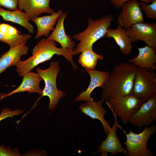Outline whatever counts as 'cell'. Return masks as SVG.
<instances>
[{
	"label": "cell",
	"instance_id": "1",
	"mask_svg": "<svg viewBox=\"0 0 156 156\" xmlns=\"http://www.w3.org/2000/svg\"><path fill=\"white\" fill-rule=\"evenodd\" d=\"M55 41L43 38L37 43L33 49L32 55L26 60H20L14 66L18 75L23 77L34 67L51 59L53 55H62L71 64L73 69H78L74 62L73 56L76 55L74 50L57 47Z\"/></svg>",
	"mask_w": 156,
	"mask_h": 156
},
{
	"label": "cell",
	"instance_id": "2",
	"mask_svg": "<svg viewBox=\"0 0 156 156\" xmlns=\"http://www.w3.org/2000/svg\"><path fill=\"white\" fill-rule=\"evenodd\" d=\"M138 68L125 62L116 66L102 87V99L106 102L115 97L130 94Z\"/></svg>",
	"mask_w": 156,
	"mask_h": 156
},
{
	"label": "cell",
	"instance_id": "3",
	"mask_svg": "<svg viewBox=\"0 0 156 156\" xmlns=\"http://www.w3.org/2000/svg\"><path fill=\"white\" fill-rule=\"evenodd\" d=\"M114 19V17L111 14L95 20L89 17L86 29L83 32L75 34L73 36V39L79 41L74 49L76 54H79L85 49L93 50L94 43L105 36L107 29L112 25Z\"/></svg>",
	"mask_w": 156,
	"mask_h": 156
},
{
	"label": "cell",
	"instance_id": "4",
	"mask_svg": "<svg viewBox=\"0 0 156 156\" xmlns=\"http://www.w3.org/2000/svg\"><path fill=\"white\" fill-rule=\"evenodd\" d=\"M60 69L58 62L54 61L50 63L49 67L45 70L41 69L38 67L35 69L37 73L44 80L45 83L41 96L36 102L42 97L48 96L50 100L48 108L51 111L55 109L59 100L67 94L65 92L59 90L57 86V77Z\"/></svg>",
	"mask_w": 156,
	"mask_h": 156
},
{
	"label": "cell",
	"instance_id": "5",
	"mask_svg": "<svg viewBox=\"0 0 156 156\" xmlns=\"http://www.w3.org/2000/svg\"><path fill=\"white\" fill-rule=\"evenodd\" d=\"M126 137V140L123 143L126 146L128 156H153V153L147 147L149 138L156 131V126L153 125L145 127L144 130L139 133L130 130L128 133L123 130Z\"/></svg>",
	"mask_w": 156,
	"mask_h": 156
},
{
	"label": "cell",
	"instance_id": "6",
	"mask_svg": "<svg viewBox=\"0 0 156 156\" xmlns=\"http://www.w3.org/2000/svg\"><path fill=\"white\" fill-rule=\"evenodd\" d=\"M156 93V74L154 70L138 68L133 81L131 94L146 101Z\"/></svg>",
	"mask_w": 156,
	"mask_h": 156
},
{
	"label": "cell",
	"instance_id": "7",
	"mask_svg": "<svg viewBox=\"0 0 156 156\" xmlns=\"http://www.w3.org/2000/svg\"><path fill=\"white\" fill-rule=\"evenodd\" d=\"M145 101L130 94L114 98L106 103L114 115L127 124L131 115Z\"/></svg>",
	"mask_w": 156,
	"mask_h": 156
},
{
	"label": "cell",
	"instance_id": "8",
	"mask_svg": "<svg viewBox=\"0 0 156 156\" xmlns=\"http://www.w3.org/2000/svg\"><path fill=\"white\" fill-rule=\"evenodd\" d=\"M156 120V93L149 96L130 117L128 122L142 128L152 124Z\"/></svg>",
	"mask_w": 156,
	"mask_h": 156
},
{
	"label": "cell",
	"instance_id": "9",
	"mask_svg": "<svg viewBox=\"0 0 156 156\" xmlns=\"http://www.w3.org/2000/svg\"><path fill=\"white\" fill-rule=\"evenodd\" d=\"M132 42H144L150 47L156 48V23L141 22L126 29Z\"/></svg>",
	"mask_w": 156,
	"mask_h": 156
},
{
	"label": "cell",
	"instance_id": "10",
	"mask_svg": "<svg viewBox=\"0 0 156 156\" xmlns=\"http://www.w3.org/2000/svg\"><path fill=\"white\" fill-rule=\"evenodd\" d=\"M121 8L122 10L118 17L117 23L125 29L136 23L144 22V18L138 0L128 1Z\"/></svg>",
	"mask_w": 156,
	"mask_h": 156
},
{
	"label": "cell",
	"instance_id": "11",
	"mask_svg": "<svg viewBox=\"0 0 156 156\" xmlns=\"http://www.w3.org/2000/svg\"><path fill=\"white\" fill-rule=\"evenodd\" d=\"M114 116L115 119L114 123L109 130L106 138L98 147V150L93 153V154L101 153L102 155L107 156L108 153H110L112 155L121 153L128 156L127 150L123 148L117 136L116 130L117 127H119L121 129H122L118 124L116 116Z\"/></svg>",
	"mask_w": 156,
	"mask_h": 156
},
{
	"label": "cell",
	"instance_id": "12",
	"mask_svg": "<svg viewBox=\"0 0 156 156\" xmlns=\"http://www.w3.org/2000/svg\"><path fill=\"white\" fill-rule=\"evenodd\" d=\"M50 0H18L19 9L23 10L27 14L29 21L39 17L43 13L50 14L55 12L50 6Z\"/></svg>",
	"mask_w": 156,
	"mask_h": 156
},
{
	"label": "cell",
	"instance_id": "13",
	"mask_svg": "<svg viewBox=\"0 0 156 156\" xmlns=\"http://www.w3.org/2000/svg\"><path fill=\"white\" fill-rule=\"evenodd\" d=\"M104 101L102 99L98 102H95L93 99L85 103H81L79 107L81 112L92 119H97L100 121L103 125L104 132L107 135L111 127L109 122L106 121L104 116L107 110L103 107Z\"/></svg>",
	"mask_w": 156,
	"mask_h": 156
},
{
	"label": "cell",
	"instance_id": "14",
	"mask_svg": "<svg viewBox=\"0 0 156 156\" xmlns=\"http://www.w3.org/2000/svg\"><path fill=\"white\" fill-rule=\"evenodd\" d=\"M23 77L21 83L17 88L8 93L0 94V100L14 93L25 92L29 94L37 93L42 95V90L40 88V83L42 79L38 73L31 71Z\"/></svg>",
	"mask_w": 156,
	"mask_h": 156
},
{
	"label": "cell",
	"instance_id": "15",
	"mask_svg": "<svg viewBox=\"0 0 156 156\" xmlns=\"http://www.w3.org/2000/svg\"><path fill=\"white\" fill-rule=\"evenodd\" d=\"M89 74L90 81V84L85 91H82L73 101V102L90 101L93 98L90 95L92 91L98 87H102L105 83L110 72L108 71H100L95 69H86Z\"/></svg>",
	"mask_w": 156,
	"mask_h": 156
},
{
	"label": "cell",
	"instance_id": "16",
	"mask_svg": "<svg viewBox=\"0 0 156 156\" xmlns=\"http://www.w3.org/2000/svg\"><path fill=\"white\" fill-rule=\"evenodd\" d=\"M139 51L138 55L129 59L128 62L138 68H143L148 70L156 69V48L147 45L143 47H137Z\"/></svg>",
	"mask_w": 156,
	"mask_h": 156
},
{
	"label": "cell",
	"instance_id": "17",
	"mask_svg": "<svg viewBox=\"0 0 156 156\" xmlns=\"http://www.w3.org/2000/svg\"><path fill=\"white\" fill-rule=\"evenodd\" d=\"M24 42L19 45L10 48L8 51L2 54L0 57V74L7 68L20 60L21 57L27 54L29 48Z\"/></svg>",
	"mask_w": 156,
	"mask_h": 156
},
{
	"label": "cell",
	"instance_id": "18",
	"mask_svg": "<svg viewBox=\"0 0 156 156\" xmlns=\"http://www.w3.org/2000/svg\"><path fill=\"white\" fill-rule=\"evenodd\" d=\"M67 14V13L65 12L63 13L59 16L55 28L47 39L53 40L58 42L63 49L74 50L75 42L72 40L69 34H66L64 27V21Z\"/></svg>",
	"mask_w": 156,
	"mask_h": 156
},
{
	"label": "cell",
	"instance_id": "19",
	"mask_svg": "<svg viewBox=\"0 0 156 156\" xmlns=\"http://www.w3.org/2000/svg\"><path fill=\"white\" fill-rule=\"evenodd\" d=\"M107 38H112L119 47L121 53L125 55L131 54L132 52V42L127 34L126 29L120 25L117 28H109L105 36Z\"/></svg>",
	"mask_w": 156,
	"mask_h": 156
},
{
	"label": "cell",
	"instance_id": "20",
	"mask_svg": "<svg viewBox=\"0 0 156 156\" xmlns=\"http://www.w3.org/2000/svg\"><path fill=\"white\" fill-rule=\"evenodd\" d=\"M63 13L61 10H59L57 12L40 17H37L33 19L37 27V32L35 38L38 39L44 36L48 37L49 33L54 29V26L59 16Z\"/></svg>",
	"mask_w": 156,
	"mask_h": 156
},
{
	"label": "cell",
	"instance_id": "21",
	"mask_svg": "<svg viewBox=\"0 0 156 156\" xmlns=\"http://www.w3.org/2000/svg\"><path fill=\"white\" fill-rule=\"evenodd\" d=\"M0 16L5 21L18 24L25 28L30 33H34V27L29 22L27 14L18 10L15 11L7 10L0 6Z\"/></svg>",
	"mask_w": 156,
	"mask_h": 156
},
{
	"label": "cell",
	"instance_id": "22",
	"mask_svg": "<svg viewBox=\"0 0 156 156\" xmlns=\"http://www.w3.org/2000/svg\"><path fill=\"white\" fill-rule=\"evenodd\" d=\"M79 56L78 62L86 69H94L99 60H103V55L98 54L93 50L85 49L83 50Z\"/></svg>",
	"mask_w": 156,
	"mask_h": 156
},
{
	"label": "cell",
	"instance_id": "23",
	"mask_svg": "<svg viewBox=\"0 0 156 156\" xmlns=\"http://www.w3.org/2000/svg\"><path fill=\"white\" fill-rule=\"evenodd\" d=\"M32 37L29 34L8 36L0 32V41L8 44L10 48L17 46L24 42H27Z\"/></svg>",
	"mask_w": 156,
	"mask_h": 156
},
{
	"label": "cell",
	"instance_id": "24",
	"mask_svg": "<svg viewBox=\"0 0 156 156\" xmlns=\"http://www.w3.org/2000/svg\"><path fill=\"white\" fill-rule=\"evenodd\" d=\"M140 8L147 18L156 20V0H153L150 4L141 1L140 3Z\"/></svg>",
	"mask_w": 156,
	"mask_h": 156
},
{
	"label": "cell",
	"instance_id": "25",
	"mask_svg": "<svg viewBox=\"0 0 156 156\" xmlns=\"http://www.w3.org/2000/svg\"><path fill=\"white\" fill-rule=\"evenodd\" d=\"M23 112V111L21 109H16L12 110L8 108H3L0 114V122L7 118H12L15 116H18Z\"/></svg>",
	"mask_w": 156,
	"mask_h": 156
},
{
	"label": "cell",
	"instance_id": "26",
	"mask_svg": "<svg viewBox=\"0 0 156 156\" xmlns=\"http://www.w3.org/2000/svg\"><path fill=\"white\" fill-rule=\"evenodd\" d=\"M0 32L8 36L20 34V32L15 27L4 23L0 24Z\"/></svg>",
	"mask_w": 156,
	"mask_h": 156
},
{
	"label": "cell",
	"instance_id": "27",
	"mask_svg": "<svg viewBox=\"0 0 156 156\" xmlns=\"http://www.w3.org/2000/svg\"><path fill=\"white\" fill-rule=\"evenodd\" d=\"M18 0H0V6L4 7L9 10H19Z\"/></svg>",
	"mask_w": 156,
	"mask_h": 156
},
{
	"label": "cell",
	"instance_id": "28",
	"mask_svg": "<svg viewBox=\"0 0 156 156\" xmlns=\"http://www.w3.org/2000/svg\"><path fill=\"white\" fill-rule=\"evenodd\" d=\"M20 153L17 149H12L10 148L0 145V156H19Z\"/></svg>",
	"mask_w": 156,
	"mask_h": 156
},
{
	"label": "cell",
	"instance_id": "29",
	"mask_svg": "<svg viewBox=\"0 0 156 156\" xmlns=\"http://www.w3.org/2000/svg\"><path fill=\"white\" fill-rule=\"evenodd\" d=\"M132 0H110V2L115 8L118 9L121 8L122 6L127 1ZM140 0L146 3H151L153 0Z\"/></svg>",
	"mask_w": 156,
	"mask_h": 156
}]
</instances>
